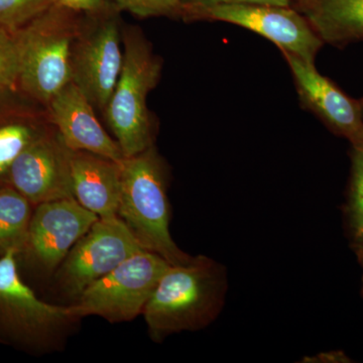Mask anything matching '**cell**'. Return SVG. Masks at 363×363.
<instances>
[{"mask_svg":"<svg viewBox=\"0 0 363 363\" xmlns=\"http://www.w3.org/2000/svg\"><path fill=\"white\" fill-rule=\"evenodd\" d=\"M226 289L225 269L205 255L169 264L143 312L150 338L162 342L211 324L221 311Z\"/></svg>","mask_w":363,"mask_h":363,"instance_id":"6da1fadb","label":"cell"},{"mask_svg":"<svg viewBox=\"0 0 363 363\" xmlns=\"http://www.w3.org/2000/svg\"><path fill=\"white\" fill-rule=\"evenodd\" d=\"M121 166L118 217L145 250L161 255L171 264L191 259L169 233V203L166 172L154 149L123 157Z\"/></svg>","mask_w":363,"mask_h":363,"instance_id":"7a4b0ae2","label":"cell"},{"mask_svg":"<svg viewBox=\"0 0 363 363\" xmlns=\"http://www.w3.org/2000/svg\"><path fill=\"white\" fill-rule=\"evenodd\" d=\"M162 64L142 35H124L123 64L106 116L124 157L152 147V126L147 98L161 76Z\"/></svg>","mask_w":363,"mask_h":363,"instance_id":"3957f363","label":"cell"},{"mask_svg":"<svg viewBox=\"0 0 363 363\" xmlns=\"http://www.w3.org/2000/svg\"><path fill=\"white\" fill-rule=\"evenodd\" d=\"M71 9L52 4L20 30L21 68L18 83L37 101L50 104L72 81V42L76 26Z\"/></svg>","mask_w":363,"mask_h":363,"instance_id":"277c9868","label":"cell"},{"mask_svg":"<svg viewBox=\"0 0 363 363\" xmlns=\"http://www.w3.org/2000/svg\"><path fill=\"white\" fill-rule=\"evenodd\" d=\"M16 255L9 250L0 257V329L35 350H61L80 319L71 306L52 305L38 298L21 279Z\"/></svg>","mask_w":363,"mask_h":363,"instance_id":"5b68a950","label":"cell"},{"mask_svg":"<svg viewBox=\"0 0 363 363\" xmlns=\"http://www.w3.org/2000/svg\"><path fill=\"white\" fill-rule=\"evenodd\" d=\"M169 264L157 253L140 250L87 286L70 305L72 313L80 320L97 316L111 323L133 321L143 314Z\"/></svg>","mask_w":363,"mask_h":363,"instance_id":"8992f818","label":"cell"},{"mask_svg":"<svg viewBox=\"0 0 363 363\" xmlns=\"http://www.w3.org/2000/svg\"><path fill=\"white\" fill-rule=\"evenodd\" d=\"M145 250L118 216L99 218L74 245L55 272L57 286L75 301L91 284Z\"/></svg>","mask_w":363,"mask_h":363,"instance_id":"52a82bcc","label":"cell"},{"mask_svg":"<svg viewBox=\"0 0 363 363\" xmlns=\"http://www.w3.org/2000/svg\"><path fill=\"white\" fill-rule=\"evenodd\" d=\"M181 7L193 18L223 21L247 28L271 40L281 52L312 63L324 45L307 18L291 6L217 4Z\"/></svg>","mask_w":363,"mask_h":363,"instance_id":"ba28073f","label":"cell"},{"mask_svg":"<svg viewBox=\"0 0 363 363\" xmlns=\"http://www.w3.org/2000/svg\"><path fill=\"white\" fill-rule=\"evenodd\" d=\"M98 219L75 198L37 205L21 252L45 274L56 272L74 245Z\"/></svg>","mask_w":363,"mask_h":363,"instance_id":"9c48e42d","label":"cell"},{"mask_svg":"<svg viewBox=\"0 0 363 363\" xmlns=\"http://www.w3.org/2000/svg\"><path fill=\"white\" fill-rule=\"evenodd\" d=\"M292 72L301 104L321 119L336 135L350 140L354 149H363V106L346 95L315 64L281 52Z\"/></svg>","mask_w":363,"mask_h":363,"instance_id":"30bf717a","label":"cell"},{"mask_svg":"<svg viewBox=\"0 0 363 363\" xmlns=\"http://www.w3.org/2000/svg\"><path fill=\"white\" fill-rule=\"evenodd\" d=\"M70 152L59 135L37 136L11 164V186L35 206L74 198Z\"/></svg>","mask_w":363,"mask_h":363,"instance_id":"8fae6325","label":"cell"},{"mask_svg":"<svg viewBox=\"0 0 363 363\" xmlns=\"http://www.w3.org/2000/svg\"><path fill=\"white\" fill-rule=\"evenodd\" d=\"M123 64L118 26L104 21L79 40L72 51V82L93 106L106 109Z\"/></svg>","mask_w":363,"mask_h":363,"instance_id":"7c38bea8","label":"cell"},{"mask_svg":"<svg viewBox=\"0 0 363 363\" xmlns=\"http://www.w3.org/2000/svg\"><path fill=\"white\" fill-rule=\"evenodd\" d=\"M52 121L64 145L73 152H87L121 162L123 152L98 121L93 105L73 82L50 101Z\"/></svg>","mask_w":363,"mask_h":363,"instance_id":"4fadbf2b","label":"cell"},{"mask_svg":"<svg viewBox=\"0 0 363 363\" xmlns=\"http://www.w3.org/2000/svg\"><path fill=\"white\" fill-rule=\"evenodd\" d=\"M72 189L81 206L99 218L118 216L119 162L87 152H70Z\"/></svg>","mask_w":363,"mask_h":363,"instance_id":"5bb4252c","label":"cell"},{"mask_svg":"<svg viewBox=\"0 0 363 363\" xmlns=\"http://www.w3.org/2000/svg\"><path fill=\"white\" fill-rule=\"evenodd\" d=\"M303 16L324 44L342 47L363 40V0H306Z\"/></svg>","mask_w":363,"mask_h":363,"instance_id":"9a60e30c","label":"cell"},{"mask_svg":"<svg viewBox=\"0 0 363 363\" xmlns=\"http://www.w3.org/2000/svg\"><path fill=\"white\" fill-rule=\"evenodd\" d=\"M32 203L13 186L0 187V255L21 253L32 219Z\"/></svg>","mask_w":363,"mask_h":363,"instance_id":"2e32d148","label":"cell"},{"mask_svg":"<svg viewBox=\"0 0 363 363\" xmlns=\"http://www.w3.org/2000/svg\"><path fill=\"white\" fill-rule=\"evenodd\" d=\"M54 0H0V30L16 33L44 13Z\"/></svg>","mask_w":363,"mask_h":363,"instance_id":"e0dca14e","label":"cell"},{"mask_svg":"<svg viewBox=\"0 0 363 363\" xmlns=\"http://www.w3.org/2000/svg\"><path fill=\"white\" fill-rule=\"evenodd\" d=\"M37 135L32 128L21 123L0 128V176L9 173L11 164Z\"/></svg>","mask_w":363,"mask_h":363,"instance_id":"ac0fdd59","label":"cell"},{"mask_svg":"<svg viewBox=\"0 0 363 363\" xmlns=\"http://www.w3.org/2000/svg\"><path fill=\"white\" fill-rule=\"evenodd\" d=\"M20 30L9 33L0 30V92L18 83L21 68Z\"/></svg>","mask_w":363,"mask_h":363,"instance_id":"d6986e66","label":"cell"},{"mask_svg":"<svg viewBox=\"0 0 363 363\" xmlns=\"http://www.w3.org/2000/svg\"><path fill=\"white\" fill-rule=\"evenodd\" d=\"M350 218L358 243H363V149L352 152L350 187Z\"/></svg>","mask_w":363,"mask_h":363,"instance_id":"ffe728a7","label":"cell"},{"mask_svg":"<svg viewBox=\"0 0 363 363\" xmlns=\"http://www.w3.org/2000/svg\"><path fill=\"white\" fill-rule=\"evenodd\" d=\"M117 6L135 16H147L169 14L181 9L183 0H114Z\"/></svg>","mask_w":363,"mask_h":363,"instance_id":"44dd1931","label":"cell"},{"mask_svg":"<svg viewBox=\"0 0 363 363\" xmlns=\"http://www.w3.org/2000/svg\"><path fill=\"white\" fill-rule=\"evenodd\" d=\"M217 4H267V6H291V0H183L182 1V6H217Z\"/></svg>","mask_w":363,"mask_h":363,"instance_id":"7402d4cb","label":"cell"},{"mask_svg":"<svg viewBox=\"0 0 363 363\" xmlns=\"http://www.w3.org/2000/svg\"><path fill=\"white\" fill-rule=\"evenodd\" d=\"M59 4L71 11H95L102 0H58Z\"/></svg>","mask_w":363,"mask_h":363,"instance_id":"603a6c76","label":"cell"},{"mask_svg":"<svg viewBox=\"0 0 363 363\" xmlns=\"http://www.w3.org/2000/svg\"><path fill=\"white\" fill-rule=\"evenodd\" d=\"M313 362H347L348 358L343 352L332 351V352L322 353L317 357L313 358Z\"/></svg>","mask_w":363,"mask_h":363,"instance_id":"cb8c5ba5","label":"cell"},{"mask_svg":"<svg viewBox=\"0 0 363 363\" xmlns=\"http://www.w3.org/2000/svg\"><path fill=\"white\" fill-rule=\"evenodd\" d=\"M358 257H359L360 262L363 267V243L358 245Z\"/></svg>","mask_w":363,"mask_h":363,"instance_id":"d4e9b609","label":"cell"},{"mask_svg":"<svg viewBox=\"0 0 363 363\" xmlns=\"http://www.w3.org/2000/svg\"><path fill=\"white\" fill-rule=\"evenodd\" d=\"M300 1H306V0H300Z\"/></svg>","mask_w":363,"mask_h":363,"instance_id":"484cf974","label":"cell"},{"mask_svg":"<svg viewBox=\"0 0 363 363\" xmlns=\"http://www.w3.org/2000/svg\"><path fill=\"white\" fill-rule=\"evenodd\" d=\"M362 106H363V104H362Z\"/></svg>","mask_w":363,"mask_h":363,"instance_id":"4316f807","label":"cell"}]
</instances>
